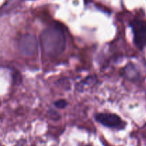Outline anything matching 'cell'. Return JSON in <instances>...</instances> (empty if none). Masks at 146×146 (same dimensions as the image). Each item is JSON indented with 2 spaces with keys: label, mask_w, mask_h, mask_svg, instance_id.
<instances>
[{
  "label": "cell",
  "mask_w": 146,
  "mask_h": 146,
  "mask_svg": "<svg viewBox=\"0 0 146 146\" xmlns=\"http://www.w3.org/2000/svg\"><path fill=\"white\" fill-rule=\"evenodd\" d=\"M38 44L32 34H24L19 41V49L24 56H33L36 53Z\"/></svg>",
  "instance_id": "4"
},
{
  "label": "cell",
  "mask_w": 146,
  "mask_h": 146,
  "mask_svg": "<svg viewBox=\"0 0 146 146\" xmlns=\"http://www.w3.org/2000/svg\"><path fill=\"white\" fill-rule=\"evenodd\" d=\"M130 27L133 34V42L135 46L143 50L146 46V21L134 19L130 21Z\"/></svg>",
  "instance_id": "2"
},
{
  "label": "cell",
  "mask_w": 146,
  "mask_h": 146,
  "mask_svg": "<svg viewBox=\"0 0 146 146\" xmlns=\"http://www.w3.org/2000/svg\"><path fill=\"white\" fill-rule=\"evenodd\" d=\"M40 40L43 51L48 56H58L65 49V34L62 27L58 24L45 29L41 33Z\"/></svg>",
  "instance_id": "1"
},
{
  "label": "cell",
  "mask_w": 146,
  "mask_h": 146,
  "mask_svg": "<svg viewBox=\"0 0 146 146\" xmlns=\"http://www.w3.org/2000/svg\"><path fill=\"white\" fill-rule=\"evenodd\" d=\"M67 105H68V103L66 100L64 99L58 100L54 102V106L58 108H64L67 106Z\"/></svg>",
  "instance_id": "5"
},
{
  "label": "cell",
  "mask_w": 146,
  "mask_h": 146,
  "mask_svg": "<svg viewBox=\"0 0 146 146\" xmlns=\"http://www.w3.org/2000/svg\"><path fill=\"white\" fill-rule=\"evenodd\" d=\"M82 146H91V145H82Z\"/></svg>",
  "instance_id": "6"
},
{
  "label": "cell",
  "mask_w": 146,
  "mask_h": 146,
  "mask_svg": "<svg viewBox=\"0 0 146 146\" xmlns=\"http://www.w3.org/2000/svg\"><path fill=\"white\" fill-rule=\"evenodd\" d=\"M96 121L104 126L112 129L122 130L126 125V123L116 114L111 113H101L95 115Z\"/></svg>",
  "instance_id": "3"
}]
</instances>
